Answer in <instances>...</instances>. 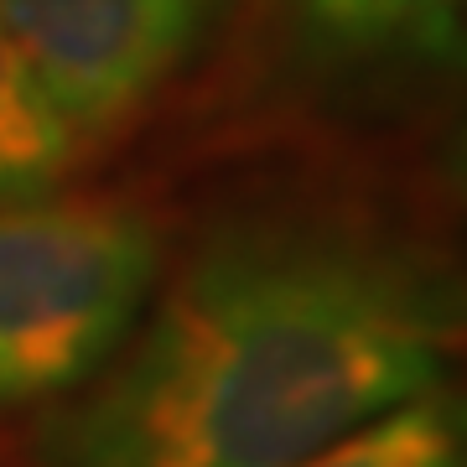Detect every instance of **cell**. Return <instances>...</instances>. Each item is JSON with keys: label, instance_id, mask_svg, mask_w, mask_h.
Listing matches in <instances>:
<instances>
[{"label": "cell", "instance_id": "obj_3", "mask_svg": "<svg viewBox=\"0 0 467 467\" xmlns=\"http://www.w3.org/2000/svg\"><path fill=\"white\" fill-rule=\"evenodd\" d=\"M229 0H0L26 67L73 130L140 115L208 42Z\"/></svg>", "mask_w": 467, "mask_h": 467}, {"label": "cell", "instance_id": "obj_2", "mask_svg": "<svg viewBox=\"0 0 467 467\" xmlns=\"http://www.w3.org/2000/svg\"><path fill=\"white\" fill-rule=\"evenodd\" d=\"M161 281V229L125 198L0 208V416L67 400L109 368Z\"/></svg>", "mask_w": 467, "mask_h": 467}, {"label": "cell", "instance_id": "obj_6", "mask_svg": "<svg viewBox=\"0 0 467 467\" xmlns=\"http://www.w3.org/2000/svg\"><path fill=\"white\" fill-rule=\"evenodd\" d=\"M296 467H467V395L436 384Z\"/></svg>", "mask_w": 467, "mask_h": 467}, {"label": "cell", "instance_id": "obj_7", "mask_svg": "<svg viewBox=\"0 0 467 467\" xmlns=\"http://www.w3.org/2000/svg\"><path fill=\"white\" fill-rule=\"evenodd\" d=\"M451 182H457V192H462V202H467V130H462V140H457V156H451Z\"/></svg>", "mask_w": 467, "mask_h": 467}, {"label": "cell", "instance_id": "obj_5", "mask_svg": "<svg viewBox=\"0 0 467 467\" xmlns=\"http://www.w3.org/2000/svg\"><path fill=\"white\" fill-rule=\"evenodd\" d=\"M78 156V130L47 99L0 21V208L47 198Z\"/></svg>", "mask_w": 467, "mask_h": 467}, {"label": "cell", "instance_id": "obj_1", "mask_svg": "<svg viewBox=\"0 0 467 467\" xmlns=\"http://www.w3.org/2000/svg\"><path fill=\"white\" fill-rule=\"evenodd\" d=\"M467 343L462 275L374 218L213 229L84 395L47 467H296L416 400Z\"/></svg>", "mask_w": 467, "mask_h": 467}, {"label": "cell", "instance_id": "obj_4", "mask_svg": "<svg viewBox=\"0 0 467 467\" xmlns=\"http://www.w3.org/2000/svg\"><path fill=\"white\" fill-rule=\"evenodd\" d=\"M291 11L337 67L426 73L467 57V0H291Z\"/></svg>", "mask_w": 467, "mask_h": 467}]
</instances>
